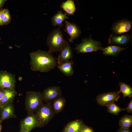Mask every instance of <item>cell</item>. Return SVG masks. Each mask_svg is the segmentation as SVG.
Masks as SVG:
<instances>
[{"mask_svg": "<svg viewBox=\"0 0 132 132\" xmlns=\"http://www.w3.org/2000/svg\"><path fill=\"white\" fill-rule=\"evenodd\" d=\"M43 100L48 102L54 100L62 96L60 88L58 86H53L45 89L42 93Z\"/></svg>", "mask_w": 132, "mask_h": 132, "instance_id": "obj_10", "label": "cell"}, {"mask_svg": "<svg viewBox=\"0 0 132 132\" xmlns=\"http://www.w3.org/2000/svg\"><path fill=\"white\" fill-rule=\"evenodd\" d=\"M54 113L50 102L43 103L35 114L39 122V127L47 124L52 118Z\"/></svg>", "mask_w": 132, "mask_h": 132, "instance_id": "obj_5", "label": "cell"}, {"mask_svg": "<svg viewBox=\"0 0 132 132\" xmlns=\"http://www.w3.org/2000/svg\"><path fill=\"white\" fill-rule=\"evenodd\" d=\"M60 7L67 14L74 15L76 10V8L74 2L72 0H67L62 2Z\"/></svg>", "mask_w": 132, "mask_h": 132, "instance_id": "obj_20", "label": "cell"}, {"mask_svg": "<svg viewBox=\"0 0 132 132\" xmlns=\"http://www.w3.org/2000/svg\"><path fill=\"white\" fill-rule=\"evenodd\" d=\"M73 61L71 60L57 66L60 71L64 75L67 76H70L74 73L73 67Z\"/></svg>", "mask_w": 132, "mask_h": 132, "instance_id": "obj_19", "label": "cell"}, {"mask_svg": "<svg viewBox=\"0 0 132 132\" xmlns=\"http://www.w3.org/2000/svg\"><path fill=\"white\" fill-rule=\"evenodd\" d=\"M16 79L13 74L6 71H0V88L15 89Z\"/></svg>", "mask_w": 132, "mask_h": 132, "instance_id": "obj_7", "label": "cell"}, {"mask_svg": "<svg viewBox=\"0 0 132 132\" xmlns=\"http://www.w3.org/2000/svg\"><path fill=\"white\" fill-rule=\"evenodd\" d=\"M7 0H0V9H2V7Z\"/></svg>", "mask_w": 132, "mask_h": 132, "instance_id": "obj_31", "label": "cell"}, {"mask_svg": "<svg viewBox=\"0 0 132 132\" xmlns=\"http://www.w3.org/2000/svg\"><path fill=\"white\" fill-rule=\"evenodd\" d=\"M68 18L66 13H63L62 10L58 11L52 17V24L54 27L58 26L60 28L63 26L64 21Z\"/></svg>", "mask_w": 132, "mask_h": 132, "instance_id": "obj_18", "label": "cell"}, {"mask_svg": "<svg viewBox=\"0 0 132 132\" xmlns=\"http://www.w3.org/2000/svg\"><path fill=\"white\" fill-rule=\"evenodd\" d=\"M1 123L0 122V132H1V130L2 129V126L1 125Z\"/></svg>", "mask_w": 132, "mask_h": 132, "instance_id": "obj_32", "label": "cell"}, {"mask_svg": "<svg viewBox=\"0 0 132 132\" xmlns=\"http://www.w3.org/2000/svg\"><path fill=\"white\" fill-rule=\"evenodd\" d=\"M132 26L131 21L122 19L114 22L111 29L113 33L117 35L128 32L131 30Z\"/></svg>", "mask_w": 132, "mask_h": 132, "instance_id": "obj_6", "label": "cell"}, {"mask_svg": "<svg viewBox=\"0 0 132 132\" xmlns=\"http://www.w3.org/2000/svg\"><path fill=\"white\" fill-rule=\"evenodd\" d=\"M130 38V36L127 34L116 36L112 33L110 35L108 39V44H111L124 45L129 42Z\"/></svg>", "mask_w": 132, "mask_h": 132, "instance_id": "obj_14", "label": "cell"}, {"mask_svg": "<svg viewBox=\"0 0 132 132\" xmlns=\"http://www.w3.org/2000/svg\"><path fill=\"white\" fill-rule=\"evenodd\" d=\"M5 17L3 21V25L9 24L11 22V18L10 11L8 9H5L4 12Z\"/></svg>", "mask_w": 132, "mask_h": 132, "instance_id": "obj_25", "label": "cell"}, {"mask_svg": "<svg viewBox=\"0 0 132 132\" xmlns=\"http://www.w3.org/2000/svg\"><path fill=\"white\" fill-rule=\"evenodd\" d=\"M120 96L118 91L110 92L100 94L96 97V101L99 105L106 106L114 101H117Z\"/></svg>", "mask_w": 132, "mask_h": 132, "instance_id": "obj_8", "label": "cell"}, {"mask_svg": "<svg viewBox=\"0 0 132 132\" xmlns=\"http://www.w3.org/2000/svg\"><path fill=\"white\" fill-rule=\"evenodd\" d=\"M117 132H131L129 129L120 128L118 130Z\"/></svg>", "mask_w": 132, "mask_h": 132, "instance_id": "obj_29", "label": "cell"}, {"mask_svg": "<svg viewBox=\"0 0 132 132\" xmlns=\"http://www.w3.org/2000/svg\"><path fill=\"white\" fill-rule=\"evenodd\" d=\"M124 110L127 112L131 113H132V99L129 103L128 106Z\"/></svg>", "mask_w": 132, "mask_h": 132, "instance_id": "obj_28", "label": "cell"}, {"mask_svg": "<svg viewBox=\"0 0 132 132\" xmlns=\"http://www.w3.org/2000/svg\"><path fill=\"white\" fill-rule=\"evenodd\" d=\"M39 127L38 120L34 113L28 114L20 122V130L30 132L37 127Z\"/></svg>", "mask_w": 132, "mask_h": 132, "instance_id": "obj_9", "label": "cell"}, {"mask_svg": "<svg viewBox=\"0 0 132 132\" xmlns=\"http://www.w3.org/2000/svg\"><path fill=\"white\" fill-rule=\"evenodd\" d=\"M4 90L3 95L0 101V107L13 102L17 94V91L14 89L5 88L4 89Z\"/></svg>", "mask_w": 132, "mask_h": 132, "instance_id": "obj_15", "label": "cell"}, {"mask_svg": "<svg viewBox=\"0 0 132 132\" xmlns=\"http://www.w3.org/2000/svg\"><path fill=\"white\" fill-rule=\"evenodd\" d=\"M52 108L55 113L58 114L64 109L66 104V100L62 96L54 100Z\"/></svg>", "mask_w": 132, "mask_h": 132, "instance_id": "obj_21", "label": "cell"}, {"mask_svg": "<svg viewBox=\"0 0 132 132\" xmlns=\"http://www.w3.org/2000/svg\"><path fill=\"white\" fill-rule=\"evenodd\" d=\"M65 28L64 31L70 36L69 41L71 43L77 38L81 33V31L79 27L75 23H72L65 20Z\"/></svg>", "mask_w": 132, "mask_h": 132, "instance_id": "obj_11", "label": "cell"}, {"mask_svg": "<svg viewBox=\"0 0 132 132\" xmlns=\"http://www.w3.org/2000/svg\"><path fill=\"white\" fill-rule=\"evenodd\" d=\"M46 43L49 48L48 52H60L69 43L64 38L60 28L54 30L48 35Z\"/></svg>", "mask_w": 132, "mask_h": 132, "instance_id": "obj_2", "label": "cell"}, {"mask_svg": "<svg viewBox=\"0 0 132 132\" xmlns=\"http://www.w3.org/2000/svg\"><path fill=\"white\" fill-rule=\"evenodd\" d=\"M60 52L57 59V62L59 65H61L67 62L73 57V51L69 43Z\"/></svg>", "mask_w": 132, "mask_h": 132, "instance_id": "obj_13", "label": "cell"}, {"mask_svg": "<svg viewBox=\"0 0 132 132\" xmlns=\"http://www.w3.org/2000/svg\"><path fill=\"white\" fill-rule=\"evenodd\" d=\"M119 84L120 89L118 93L121 92L124 98L126 97H128L129 98L132 97V88L131 86L122 82H120Z\"/></svg>", "mask_w": 132, "mask_h": 132, "instance_id": "obj_22", "label": "cell"}, {"mask_svg": "<svg viewBox=\"0 0 132 132\" xmlns=\"http://www.w3.org/2000/svg\"><path fill=\"white\" fill-rule=\"evenodd\" d=\"M100 42L93 39L90 36L83 39L81 42L77 45L74 49L77 53H86L97 51L102 48Z\"/></svg>", "mask_w": 132, "mask_h": 132, "instance_id": "obj_4", "label": "cell"}, {"mask_svg": "<svg viewBox=\"0 0 132 132\" xmlns=\"http://www.w3.org/2000/svg\"><path fill=\"white\" fill-rule=\"evenodd\" d=\"M42 93L39 91H30L26 93L25 104V110L28 114L33 113L43 104Z\"/></svg>", "mask_w": 132, "mask_h": 132, "instance_id": "obj_3", "label": "cell"}, {"mask_svg": "<svg viewBox=\"0 0 132 132\" xmlns=\"http://www.w3.org/2000/svg\"><path fill=\"white\" fill-rule=\"evenodd\" d=\"M126 48H123L116 45L109 46L106 47H102L101 50H102L103 54L105 56L111 55L117 56L122 50Z\"/></svg>", "mask_w": 132, "mask_h": 132, "instance_id": "obj_17", "label": "cell"}, {"mask_svg": "<svg viewBox=\"0 0 132 132\" xmlns=\"http://www.w3.org/2000/svg\"><path fill=\"white\" fill-rule=\"evenodd\" d=\"M106 106L108 112L115 115H118L119 112L124 110V109L118 107L114 102L110 103Z\"/></svg>", "mask_w": 132, "mask_h": 132, "instance_id": "obj_24", "label": "cell"}, {"mask_svg": "<svg viewBox=\"0 0 132 132\" xmlns=\"http://www.w3.org/2000/svg\"><path fill=\"white\" fill-rule=\"evenodd\" d=\"M84 125L83 121L80 120H75L69 123L64 128V132H80Z\"/></svg>", "mask_w": 132, "mask_h": 132, "instance_id": "obj_16", "label": "cell"}, {"mask_svg": "<svg viewBox=\"0 0 132 132\" xmlns=\"http://www.w3.org/2000/svg\"><path fill=\"white\" fill-rule=\"evenodd\" d=\"M5 9L0 10V25L3 26V21L4 18V12Z\"/></svg>", "mask_w": 132, "mask_h": 132, "instance_id": "obj_26", "label": "cell"}, {"mask_svg": "<svg viewBox=\"0 0 132 132\" xmlns=\"http://www.w3.org/2000/svg\"><path fill=\"white\" fill-rule=\"evenodd\" d=\"M19 132H27L26 131H23V130H20V131H19Z\"/></svg>", "mask_w": 132, "mask_h": 132, "instance_id": "obj_33", "label": "cell"}, {"mask_svg": "<svg viewBox=\"0 0 132 132\" xmlns=\"http://www.w3.org/2000/svg\"><path fill=\"white\" fill-rule=\"evenodd\" d=\"M80 132H93L92 128L88 126L84 125L81 128Z\"/></svg>", "mask_w": 132, "mask_h": 132, "instance_id": "obj_27", "label": "cell"}, {"mask_svg": "<svg viewBox=\"0 0 132 132\" xmlns=\"http://www.w3.org/2000/svg\"><path fill=\"white\" fill-rule=\"evenodd\" d=\"M119 124L120 128L129 129L132 125V116L125 115L119 120Z\"/></svg>", "mask_w": 132, "mask_h": 132, "instance_id": "obj_23", "label": "cell"}, {"mask_svg": "<svg viewBox=\"0 0 132 132\" xmlns=\"http://www.w3.org/2000/svg\"><path fill=\"white\" fill-rule=\"evenodd\" d=\"M0 122L11 118H16L15 114L13 102L0 107Z\"/></svg>", "mask_w": 132, "mask_h": 132, "instance_id": "obj_12", "label": "cell"}, {"mask_svg": "<svg viewBox=\"0 0 132 132\" xmlns=\"http://www.w3.org/2000/svg\"><path fill=\"white\" fill-rule=\"evenodd\" d=\"M30 56L31 68L33 71L47 72L57 66L56 58L48 52L38 50L31 53Z\"/></svg>", "mask_w": 132, "mask_h": 132, "instance_id": "obj_1", "label": "cell"}, {"mask_svg": "<svg viewBox=\"0 0 132 132\" xmlns=\"http://www.w3.org/2000/svg\"><path fill=\"white\" fill-rule=\"evenodd\" d=\"M4 89L0 88V101L2 99L3 95Z\"/></svg>", "mask_w": 132, "mask_h": 132, "instance_id": "obj_30", "label": "cell"}]
</instances>
